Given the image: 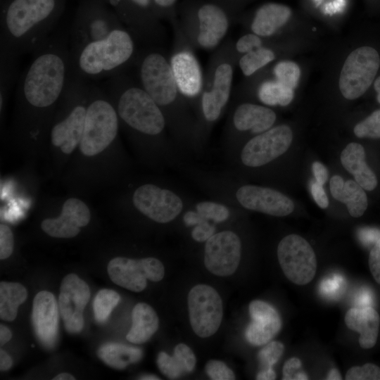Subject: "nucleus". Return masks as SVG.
<instances>
[{
    "label": "nucleus",
    "mask_w": 380,
    "mask_h": 380,
    "mask_svg": "<svg viewBox=\"0 0 380 380\" xmlns=\"http://www.w3.org/2000/svg\"><path fill=\"white\" fill-rule=\"evenodd\" d=\"M0 57L34 53L50 37L66 0H2Z\"/></svg>",
    "instance_id": "nucleus-1"
},
{
    "label": "nucleus",
    "mask_w": 380,
    "mask_h": 380,
    "mask_svg": "<svg viewBox=\"0 0 380 380\" xmlns=\"http://www.w3.org/2000/svg\"><path fill=\"white\" fill-rule=\"evenodd\" d=\"M136 41L124 26L70 51L72 75L88 81L110 78L123 72L133 64L137 54Z\"/></svg>",
    "instance_id": "nucleus-2"
},
{
    "label": "nucleus",
    "mask_w": 380,
    "mask_h": 380,
    "mask_svg": "<svg viewBox=\"0 0 380 380\" xmlns=\"http://www.w3.org/2000/svg\"><path fill=\"white\" fill-rule=\"evenodd\" d=\"M107 89L118 118L127 126L148 136L163 132L165 117L138 82L121 72L109 78Z\"/></svg>",
    "instance_id": "nucleus-3"
},
{
    "label": "nucleus",
    "mask_w": 380,
    "mask_h": 380,
    "mask_svg": "<svg viewBox=\"0 0 380 380\" xmlns=\"http://www.w3.org/2000/svg\"><path fill=\"white\" fill-rule=\"evenodd\" d=\"M177 18L191 46L204 50L220 46L233 19L224 8L210 0H183L177 5Z\"/></svg>",
    "instance_id": "nucleus-4"
},
{
    "label": "nucleus",
    "mask_w": 380,
    "mask_h": 380,
    "mask_svg": "<svg viewBox=\"0 0 380 380\" xmlns=\"http://www.w3.org/2000/svg\"><path fill=\"white\" fill-rule=\"evenodd\" d=\"M239 56L229 39L220 45L210 58L198 98L203 116L208 122L219 118L229 100Z\"/></svg>",
    "instance_id": "nucleus-5"
},
{
    "label": "nucleus",
    "mask_w": 380,
    "mask_h": 380,
    "mask_svg": "<svg viewBox=\"0 0 380 380\" xmlns=\"http://www.w3.org/2000/svg\"><path fill=\"white\" fill-rule=\"evenodd\" d=\"M118 116L110 99L97 86L91 84L84 127L80 149L86 156L97 155L115 139Z\"/></svg>",
    "instance_id": "nucleus-6"
},
{
    "label": "nucleus",
    "mask_w": 380,
    "mask_h": 380,
    "mask_svg": "<svg viewBox=\"0 0 380 380\" xmlns=\"http://www.w3.org/2000/svg\"><path fill=\"white\" fill-rule=\"evenodd\" d=\"M125 25L104 0H80L71 27L70 51Z\"/></svg>",
    "instance_id": "nucleus-7"
},
{
    "label": "nucleus",
    "mask_w": 380,
    "mask_h": 380,
    "mask_svg": "<svg viewBox=\"0 0 380 380\" xmlns=\"http://www.w3.org/2000/svg\"><path fill=\"white\" fill-rule=\"evenodd\" d=\"M380 70V52L371 45H362L346 58L339 77L342 96L349 100L363 96L372 87Z\"/></svg>",
    "instance_id": "nucleus-8"
},
{
    "label": "nucleus",
    "mask_w": 380,
    "mask_h": 380,
    "mask_svg": "<svg viewBox=\"0 0 380 380\" xmlns=\"http://www.w3.org/2000/svg\"><path fill=\"white\" fill-rule=\"evenodd\" d=\"M172 26L174 30V44L169 60L174 77L184 99H198L203 86L204 76L194 53L195 49L184 34L178 20Z\"/></svg>",
    "instance_id": "nucleus-9"
},
{
    "label": "nucleus",
    "mask_w": 380,
    "mask_h": 380,
    "mask_svg": "<svg viewBox=\"0 0 380 380\" xmlns=\"http://www.w3.org/2000/svg\"><path fill=\"white\" fill-rule=\"evenodd\" d=\"M137 41L152 46L165 36L151 0H104Z\"/></svg>",
    "instance_id": "nucleus-10"
},
{
    "label": "nucleus",
    "mask_w": 380,
    "mask_h": 380,
    "mask_svg": "<svg viewBox=\"0 0 380 380\" xmlns=\"http://www.w3.org/2000/svg\"><path fill=\"white\" fill-rule=\"evenodd\" d=\"M277 257L286 277L303 286L310 282L316 273L317 259L310 244L298 234L284 237L277 247Z\"/></svg>",
    "instance_id": "nucleus-11"
},
{
    "label": "nucleus",
    "mask_w": 380,
    "mask_h": 380,
    "mask_svg": "<svg viewBox=\"0 0 380 380\" xmlns=\"http://www.w3.org/2000/svg\"><path fill=\"white\" fill-rule=\"evenodd\" d=\"M190 324L195 334L207 338L219 329L223 316L222 301L217 291L205 284L194 286L188 294Z\"/></svg>",
    "instance_id": "nucleus-12"
},
{
    "label": "nucleus",
    "mask_w": 380,
    "mask_h": 380,
    "mask_svg": "<svg viewBox=\"0 0 380 380\" xmlns=\"http://www.w3.org/2000/svg\"><path fill=\"white\" fill-rule=\"evenodd\" d=\"M293 140L290 127L281 125L260 133L244 146L241 158L249 167L265 165L284 153Z\"/></svg>",
    "instance_id": "nucleus-13"
},
{
    "label": "nucleus",
    "mask_w": 380,
    "mask_h": 380,
    "mask_svg": "<svg viewBox=\"0 0 380 380\" xmlns=\"http://www.w3.org/2000/svg\"><path fill=\"white\" fill-rule=\"evenodd\" d=\"M132 199L137 210L159 223L172 221L183 208L182 201L177 195L151 184L139 187L134 191Z\"/></svg>",
    "instance_id": "nucleus-14"
},
{
    "label": "nucleus",
    "mask_w": 380,
    "mask_h": 380,
    "mask_svg": "<svg viewBox=\"0 0 380 380\" xmlns=\"http://www.w3.org/2000/svg\"><path fill=\"white\" fill-rule=\"evenodd\" d=\"M241 245L239 236L231 231L213 234L206 241L204 263L217 276L232 275L241 260Z\"/></svg>",
    "instance_id": "nucleus-15"
},
{
    "label": "nucleus",
    "mask_w": 380,
    "mask_h": 380,
    "mask_svg": "<svg viewBox=\"0 0 380 380\" xmlns=\"http://www.w3.org/2000/svg\"><path fill=\"white\" fill-rule=\"evenodd\" d=\"M90 298L87 283L75 274L66 275L61 284L58 309L66 330L80 332L84 325L83 311Z\"/></svg>",
    "instance_id": "nucleus-16"
},
{
    "label": "nucleus",
    "mask_w": 380,
    "mask_h": 380,
    "mask_svg": "<svg viewBox=\"0 0 380 380\" xmlns=\"http://www.w3.org/2000/svg\"><path fill=\"white\" fill-rule=\"evenodd\" d=\"M236 196L244 208L273 216H286L294 209L288 196L270 188L245 185L237 190Z\"/></svg>",
    "instance_id": "nucleus-17"
},
{
    "label": "nucleus",
    "mask_w": 380,
    "mask_h": 380,
    "mask_svg": "<svg viewBox=\"0 0 380 380\" xmlns=\"http://www.w3.org/2000/svg\"><path fill=\"white\" fill-rule=\"evenodd\" d=\"M90 219L87 205L80 199L71 198L63 203L59 217L44 220L41 227L51 236L72 238L80 233L81 227L89 224Z\"/></svg>",
    "instance_id": "nucleus-18"
},
{
    "label": "nucleus",
    "mask_w": 380,
    "mask_h": 380,
    "mask_svg": "<svg viewBox=\"0 0 380 380\" xmlns=\"http://www.w3.org/2000/svg\"><path fill=\"white\" fill-rule=\"evenodd\" d=\"M251 322L245 331L247 341L253 346L267 343L281 328V320L277 310L270 304L260 300L250 303Z\"/></svg>",
    "instance_id": "nucleus-19"
},
{
    "label": "nucleus",
    "mask_w": 380,
    "mask_h": 380,
    "mask_svg": "<svg viewBox=\"0 0 380 380\" xmlns=\"http://www.w3.org/2000/svg\"><path fill=\"white\" fill-rule=\"evenodd\" d=\"M58 305L47 291L36 294L33 300L32 320L39 341L46 348L55 344L58 336Z\"/></svg>",
    "instance_id": "nucleus-20"
},
{
    "label": "nucleus",
    "mask_w": 380,
    "mask_h": 380,
    "mask_svg": "<svg viewBox=\"0 0 380 380\" xmlns=\"http://www.w3.org/2000/svg\"><path fill=\"white\" fill-rule=\"evenodd\" d=\"M149 258L140 260L117 257L108 265L110 279L117 285L134 292H141L149 279Z\"/></svg>",
    "instance_id": "nucleus-21"
},
{
    "label": "nucleus",
    "mask_w": 380,
    "mask_h": 380,
    "mask_svg": "<svg viewBox=\"0 0 380 380\" xmlns=\"http://www.w3.org/2000/svg\"><path fill=\"white\" fill-rule=\"evenodd\" d=\"M347 327L360 334L361 348L369 349L376 343L380 324L379 313L370 306L350 308L345 315Z\"/></svg>",
    "instance_id": "nucleus-22"
},
{
    "label": "nucleus",
    "mask_w": 380,
    "mask_h": 380,
    "mask_svg": "<svg viewBox=\"0 0 380 380\" xmlns=\"http://www.w3.org/2000/svg\"><path fill=\"white\" fill-rule=\"evenodd\" d=\"M276 114L270 108L251 103H243L234 110L232 122L240 132L251 131L254 134L264 132L272 127Z\"/></svg>",
    "instance_id": "nucleus-23"
},
{
    "label": "nucleus",
    "mask_w": 380,
    "mask_h": 380,
    "mask_svg": "<svg viewBox=\"0 0 380 380\" xmlns=\"http://www.w3.org/2000/svg\"><path fill=\"white\" fill-rule=\"evenodd\" d=\"M291 8L278 3H266L255 12L250 25L251 32L261 37L274 35L289 20Z\"/></svg>",
    "instance_id": "nucleus-24"
},
{
    "label": "nucleus",
    "mask_w": 380,
    "mask_h": 380,
    "mask_svg": "<svg viewBox=\"0 0 380 380\" xmlns=\"http://www.w3.org/2000/svg\"><path fill=\"white\" fill-rule=\"evenodd\" d=\"M341 162L344 168L353 175L355 181L365 190L372 191L376 187L377 177L367 165L365 151L360 144H348L341 153Z\"/></svg>",
    "instance_id": "nucleus-25"
},
{
    "label": "nucleus",
    "mask_w": 380,
    "mask_h": 380,
    "mask_svg": "<svg viewBox=\"0 0 380 380\" xmlns=\"http://www.w3.org/2000/svg\"><path fill=\"white\" fill-rule=\"evenodd\" d=\"M330 191L335 199L346 204L352 217H360L366 211L368 206L367 194L355 181L344 182L341 176L334 175L330 179Z\"/></svg>",
    "instance_id": "nucleus-26"
},
{
    "label": "nucleus",
    "mask_w": 380,
    "mask_h": 380,
    "mask_svg": "<svg viewBox=\"0 0 380 380\" xmlns=\"http://www.w3.org/2000/svg\"><path fill=\"white\" fill-rule=\"evenodd\" d=\"M132 325L126 336L132 343L147 341L158 330L159 319L155 310L144 303H137L132 310Z\"/></svg>",
    "instance_id": "nucleus-27"
},
{
    "label": "nucleus",
    "mask_w": 380,
    "mask_h": 380,
    "mask_svg": "<svg viewBox=\"0 0 380 380\" xmlns=\"http://www.w3.org/2000/svg\"><path fill=\"white\" fill-rule=\"evenodd\" d=\"M27 292L24 286L17 282L0 283V317L5 321H13L18 307L25 301Z\"/></svg>",
    "instance_id": "nucleus-28"
},
{
    "label": "nucleus",
    "mask_w": 380,
    "mask_h": 380,
    "mask_svg": "<svg viewBox=\"0 0 380 380\" xmlns=\"http://www.w3.org/2000/svg\"><path fill=\"white\" fill-rule=\"evenodd\" d=\"M98 355L108 365L122 369L129 364L139 361L142 357V351L137 348L110 343L99 349Z\"/></svg>",
    "instance_id": "nucleus-29"
},
{
    "label": "nucleus",
    "mask_w": 380,
    "mask_h": 380,
    "mask_svg": "<svg viewBox=\"0 0 380 380\" xmlns=\"http://www.w3.org/2000/svg\"><path fill=\"white\" fill-rule=\"evenodd\" d=\"M257 95L265 105L286 106L293 100L294 90L284 87L274 79L267 80L260 84Z\"/></svg>",
    "instance_id": "nucleus-30"
},
{
    "label": "nucleus",
    "mask_w": 380,
    "mask_h": 380,
    "mask_svg": "<svg viewBox=\"0 0 380 380\" xmlns=\"http://www.w3.org/2000/svg\"><path fill=\"white\" fill-rule=\"evenodd\" d=\"M276 58L274 52L264 46L243 54L238 59V65L246 77H250Z\"/></svg>",
    "instance_id": "nucleus-31"
},
{
    "label": "nucleus",
    "mask_w": 380,
    "mask_h": 380,
    "mask_svg": "<svg viewBox=\"0 0 380 380\" xmlns=\"http://www.w3.org/2000/svg\"><path fill=\"white\" fill-rule=\"evenodd\" d=\"M120 300V295L116 291L106 289L100 290L93 303L95 319L99 323L106 322Z\"/></svg>",
    "instance_id": "nucleus-32"
},
{
    "label": "nucleus",
    "mask_w": 380,
    "mask_h": 380,
    "mask_svg": "<svg viewBox=\"0 0 380 380\" xmlns=\"http://www.w3.org/2000/svg\"><path fill=\"white\" fill-rule=\"evenodd\" d=\"M18 59L0 57V104L3 108L10 89L18 75Z\"/></svg>",
    "instance_id": "nucleus-33"
},
{
    "label": "nucleus",
    "mask_w": 380,
    "mask_h": 380,
    "mask_svg": "<svg viewBox=\"0 0 380 380\" xmlns=\"http://www.w3.org/2000/svg\"><path fill=\"white\" fill-rule=\"evenodd\" d=\"M300 69L297 63L291 61H281L273 69L274 80L278 82L295 90L300 77Z\"/></svg>",
    "instance_id": "nucleus-34"
},
{
    "label": "nucleus",
    "mask_w": 380,
    "mask_h": 380,
    "mask_svg": "<svg viewBox=\"0 0 380 380\" xmlns=\"http://www.w3.org/2000/svg\"><path fill=\"white\" fill-rule=\"evenodd\" d=\"M353 132L359 138L380 139V108L356 124Z\"/></svg>",
    "instance_id": "nucleus-35"
},
{
    "label": "nucleus",
    "mask_w": 380,
    "mask_h": 380,
    "mask_svg": "<svg viewBox=\"0 0 380 380\" xmlns=\"http://www.w3.org/2000/svg\"><path fill=\"white\" fill-rule=\"evenodd\" d=\"M284 350V346L279 341H272L267 343L258 354V358L262 369L272 367Z\"/></svg>",
    "instance_id": "nucleus-36"
},
{
    "label": "nucleus",
    "mask_w": 380,
    "mask_h": 380,
    "mask_svg": "<svg viewBox=\"0 0 380 380\" xmlns=\"http://www.w3.org/2000/svg\"><path fill=\"white\" fill-rule=\"evenodd\" d=\"M196 208L203 217L215 222H223L229 217V211L226 206L214 202H201Z\"/></svg>",
    "instance_id": "nucleus-37"
},
{
    "label": "nucleus",
    "mask_w": 380,
    "mask_h": 380,
    "mask_svg": "<svg viewBox=\"0 0 380 380\" xmlns=\"http://www.w3.org/2000/svg\"><path fill=\"white\" fill-rule=\"evenodd\" d=\"M155 13L160 20H167L172 25L178 20V0H151Z\"/></svg>",
    "instance_id": "nucleus-38"
},
{
    "label": "nucleus",
    "mask_w": 380,
    "mask_h": 380,
    "mask_svg": "<svg viewBox=\"0 0 380 380\" xmlns=\"http://www.w3.org/2000/svg\"><path fill=\"white\" fill-rule=\"evenodd\" d=\"M346 380H380V368L372 363L355 366L349 369L346 374Z\"/></svg>",
    "instance_id": "nucleus-39"
},
{
    "label": "nucleus",
    "mask_w": 380,
    "mask_h": 380,
    "mask_svg": "<svg viewBox=\"0 0 380 380\" xmlns=\"http://www.w3.org/2000/svg\"><path fill=\"white\" fill-rule=\"evenodd\" d=\"M157 365L160 372L170 379H176L184 374L179 364L174 356L165 352L159 353Z\"/></svg>",
    "instance_id": "nucleus-40"
},
{
    "label": "nucleus",
    "mask_w": 380,
    "mask_h": 380,
    "mask_svg": "<svg viewBox=\"0 0 380 380\" xmlns=\"http://www.w3.org/2000/svg\"><path fill=\"white\" fill-rule=\"evenodd\" d=\"M175 357L184 373L191 372L196 365V356L192 350L184 343L177 344L174 350Z\"/></svg>",
    "instance_id": "nucleus-41"
},
{
    "label": "nucleus",
    "mask_w": 380,
    "mask_h": 380,
    "mask_svg": "<svg viewBox=\"0 0 380 380\" xmlns=\"http://www.w3.org/2000/svg\"><path fill=\"white\" fill-rule=\"evenodd\" d=\"M205 372L213 380H233L235 375L225 363L220 360H212L205 365Z\"/></svg>",
    "instance_id": "nucleus-42"
},
{
    "label": "nucleus",
    "mask_w": 380,
    "mask_h": 380,
    "mask_svg": "<svg viewBox=\"0 0 380 380\" xmlns=\"http://www.w3.org/2000/svg\"><path fill=\"white\" fill-rule=\"evenodd\" d=\"M262 46H263L262 37L253 32L241 36L234 44V49L239 56Z\"/></svg>",
    "instance_id": "nucleus-43"
},
{
    "label": "nucleus",
    "mask_w": 380,
    "mask_h": 380,
    "mask_svg": "<svg viewBox=\"0 0 380 380\" xmlns=\"http://www.w3.org/2000/svg\"><path fill=\"white\" fill-rule=\"evenodd\" d=\"M13 234L10 227L4 224L0 225V259L8 258L13 251Z\"/></svg>",
    "instance_id": "nucleus-44"
},
{
    "label": "nucleus",
    "mask_w": 380,
    "mask_h": 380,
    "mask_svg": "<svg viewBox=\"0 0 380 380\" xmlns=\"http://www.w3.org/2000/svg\"><path fill=\"white\" fill-rule=\"evenodd\" d=\"M369 267L374 279L380 284V237L374 243L370 251Z\"/></svg>",
    "instance_id": "nucleus-45"
},
{
    "label": "nucleus",
    "mask_w": 380,
    "mask_h": 380,
    "mask_svg": "<svg viewBox=\"0 0 380 380\" xmlns=\"http://www.w3.org/2000/svg\"><path fill=\"white\" fill-rule=\"evenodd\" d=\"M215 231V227L206 220L196 225L191 232V236L196 241H206L214 234Z\"/></svg>",
    "instance_id": "nucleus-46"
},
{
    "label": "nucleus",
    "mask_w": 380,
    "mask_h": 380,
    "mask_svg": "<svg viewBox=\"0 0 380 380\" xmlns=\"http://www.w3.org/2000/svg\"><path fill=\"white\" fill-rule=\"evenodd\" d=\"M301 365V361L297 357H291L287 360L283 367L282 379L296 380L297 375L300 372L299 369Z\"/></svg>",
    "instance_id": "nucleus-47"
},
{
    "label": "nucleus",
    "mask_w": 380,
    "mask_h": 380,
    "mask_svg": "<svg viewBox=\"0 0 380 380\" xmlns=\"http://www.w3.org/2000/svg\"><path fill=\"white\" fill-rule=\"evenodd\" d=\"M311 194L315 201L321 208H326L328 207L329 200L323 188V185L317 182H312L311 184Z\"/></svg>",
    "instance_id": "nucleus-48"
},
{
    "label": "nucleus",
    "mask_w": 380,
    "mask_h": 380,
    "mask_svg": "<svg viewBox=\"0 0 380 380\" xmlns=\"http://www.w3.org/2000/svg\"><path fill=\"white\" fill-rule=\"evenodd\" d=\"M380 237V231L373 228H363L359 230V238L365 245L373 244Z\"/></svg>",
    "instance_id": "nucleus-49"
},
{
    "label": "nucleus",
    "mask_w": 380,
    "mask_h": 380,
    "mask_svg": "<svg viewBox=\"0 0 380 380\" xmlns=\"http://www.w3.org/2000/svg\"><path fill=\"white\" fill-rule=\"evenodd\" d=\"M312 167L316 182L323 185L328 178V172L326 167L319 162H314Z\"/></svg>",
    "instance_id": "nucleus-50"
},
{
    "label": "nucleus",
    "mask_w": 380,
    "mask_h": 380,
    "mask_svg": "<svg viewBox=\"0 0 380 380\" xmlns=\"http://www.w3.org/2000/svg\"><path fill=\"white\" fill-rule=\"evenodd\" d=\"M183 220L186 226H194L206 220V219L203 217L198 212L188 211L185 213Z\"/></svg>",
    "instance_id": "nucleus-51"
},
{
    "label": "nucleus",
    "mask_w": 380,
    "mask_h": 380,
    "mask_svg": "<svg viewBox=\"0 0 380 380\" xmlns=\"http://www.w3.org/2000/svg\"><path fill=\"white\" fill-rule=\"evenodd\" d=\"M210 1H213L220 4L223 8H224L234 18V15H235V13L237 10L239 0H210Z\"/></svg>",
    "instance_id": "nucleus-52"
},
{
    "label": "nucleus",
    "mask_w": 380,
    "mask_h": 380,
    "mask_svg": "<svg viewBox=\"0 0 380 380\" xmlns=\"http://www.w3.org/2000/svg\"><path fill=\"white\" fill-rule=\"evenodd\" d=\"M13 365L11 356L4 350H0V369L1 371L8 370Z\"/></svg>",
    "instance_id": "nucleus-53"
},
{
    "label": "nucleus",
    "mask_w": 380,
    "mask_h": 380,
    "mask_svg": "<svg viewBox=\"0 0 380 380\" xmlns=\"http://www.w3.org/2000/svg\"><path fill=\"white\" fill-rule=\"evenodd\" d=\"M275 379L276 373L272 367L262 369L256 376L258 380H273Z\"/></svg>",
    "instance_id": "nucleus-54"
},
{
    "label": "nucleus",
    "mask_w": 380,
    "mask_h": 380,
    "mask_svg": "<svg viewBox=\"0 0 380 380\" xmlns=\"http://www.w3.org/2000/svg\"><path fill=\"white\" fill-rule=\"evenodd\" d=\"M12 337L11 331L6 326L0 325V343L1 345L6 344Z\"/></svg>",
    "instance_id": "nucleus-55"
},
{
    "label": "nucleus",
    "mask_w": 380,
    "mask_h": 380,
    "mask_svg": "<svg viewBox=\"0 0 380 380\" xmlns=\"http://www.w3.org/2000/svg\"><path fill=\"white\" fill-rule=\"evenodd\" d=\"M372 87L376 94V101L380 104V74L375 79Z\"/></svg>",
    "instance_id": "nucleus-56"
},
{
    "label": "nucleus",
    "mask_w": 380,
    "mask_h": 380,
    "mask_svg": "<svg viewBox=\"0 0 380 380\" xmlns=\"http://www.w3.org/2000/svg\"><path fill=\"white\" fill-rule=\"evenodd\" d=\"M326 379H327V380H341V379H342V376H341L340 372H338V370L337 369L333 368L329 371Z\"/></svg>",
    "instance_id": "nucleus-57"
},
{
    "label": "nucleus",
    "mask_w": 380,
    "mask_h": 380,
    "mask_svg": "<svg viewBox=\"0 0 380 380\" xmlns=\"http://www.w3.org/2000/svg\"><path fill=\"white\" fill-rule=\"evenodd\" d=\"M54 380H75V378L70 374L63 372L53 378Z\"/></svg>",
    "instance_id": "nucleus-58"
},
{
    "label": "nucleus",
    "mask_w": 380,
    "mask_h": 380,
    "mask_svg": "<svg viewBox=\"0 0 380 380\" xmlns=\"http://www.w3.org/2000/svg\"><path fill=\"white\" fill-rule=\"evenodd\" d=\"M140 379H144V380H155V379H160L159 377L155 375L148 374L142 376Z\"/></svg>",
    "instance_id": "nucleus-59"
},
{
    "label": "nucleus",
    "mask_w": 380,
    "mask_h": 380,
    "mask_svg": "<svg viewBox=\"0 0 380 380\" xmlns=\"http://www.w3.org/2000/svg\"><path fill=\"white\" fill-rule=\"evenodd\" d=\"M0 1H2V0H0Z\"/></svg>",
    "instance_id": "nucleus-60"
}]
</instances>
